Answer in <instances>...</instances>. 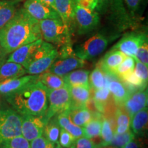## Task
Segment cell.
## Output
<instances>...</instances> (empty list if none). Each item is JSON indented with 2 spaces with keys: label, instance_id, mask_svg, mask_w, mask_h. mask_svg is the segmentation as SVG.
<instances>
[{
  "label": "cell",
  "instance_id": "7c38bea8",
  "mask_svg": "<svg viewBox=\"0 0 148 148\" xmlns=\"http://www.w3.org/2000/svg\"><path fill=\"white\" fill-rule=\"evenodd\" d=\"M23 8L29 15L38 21L49 18H60L56 10L40 0H26Z\"/></svg>",
  "mask_w": 148,
  "mask_h": 148
},
{
  "label": "cell",
  "instance_id": "836d02e7",
  "mask_svg": "<svg viewBox=\"0 0 148 148\" xmlns=\"http://www.w3.org/2000/svg\"><path fill=\"white\" fill-rule=\"evenodd\" d=\"M135 137L134 133L130 129L126 131V132L121 133V134H114L113 138L111 140L110 145L114 146L118 148H123L128 142L132 140Z\"/></svg>",
  "mask_w": 148,
  "mask_h": 148
},
{
  "label": "cell",
  "instance_id": "3957f363",
  "mask_svg": "<svg viewBox=\"0 0 148 148\" xmlns=\"http://www.w3.org/2000/svg\"><path fill=\"white\" fill-rule=\"evenodd\" d=\"M58 49L53 44L42 40L25 70L29 75H40L47 71L58 57Z\"/></svg>",
  "mask_w": 148,
  "mask_h": 148
},
{
  "label": "cell",
  "instance_id": "6da1fadb",
  "mask_svg": "<svg viewBox=\"0 0 148 148\" xmlns=\"http://www.w3.org/2000/svg\"><path fill=\"white\" fill-rule=\"evenodd\" d=\"M40 38H42L38 21L23 8L16 10L10 21L0 28V45L8 54Z\"/></svg>",
  "mask_w": 148,
  "mask_h": 148
},
{
  "label": "cell",
  "instance_id": "f1b7e54d",
  "mask_svg": "<svg viewBox=\"0 0 148 148\" xmlns=\"http://www.w3.org/2000/svg\"><path fill=\"white\" fill-rule=\"evenodd\" d=\"M103 117V116L100 117H92L87 124L83 127L84 136L92 140L100 138Z\"/></svg>",
  "mask_w": 148,
  "mask_h": 148
},
{
  "label": "cell",
  "instance_id": "8fae6325",
  "mask_svg": "<svg viewBox=\"0 0 148 148\" xmlns=\"http://www.w3.org/2000/svg\"><path fill=\"white\" fill-rule=\"evenodd\" d=\"M85 65V60L73 54L66 56H58L47 71L64 76L73 70L82 68Z\"/></svg>",
  "mask_w": 148,
  "mask_h": 148
},
{
  "label": "cell",
  "instance_id": "484cf974",
  "mask_svg": "<svg viewBox=\"0 0 148 148\" xmlns=\"http://www.w3.org/2000/svg\"><path fill=\"white\" fill-rule=\"evenodd\" d=\"M56 117L60 127L70 133L75 139L84 136L83 127L77 126V125L74 124L73 123H72L67 115L66 111H64L63 112H61V113L57 114Z\"/></svg>",
  "mask_w": 148,
  "mask_h": 148
},
{
  "label": "cell",
  "instance_id": "4dcf8cb0",
  "mask_svg": "<svg viewBox=\"0 0 148 148\" xmlns=\"http://www.w3.org/2000/svg\"><path fill=\"white\" fill-rule=\"evenodd\" d=\"M15 3L12 1L0 0V28L10 21L16 12Z\"/></svg>",
  "mask_w": 148,
  "mask_h": 148
},
{
  "label": "cell",
  "instance_id": "bcb514c9",
  "mask_svg": "<svg viewBox=\"0 0 148 148\" xmlns=\"http://www.w3.org/2000/svg\"><path fill=\"white\" fill-rule=\"evenodd\" d=\"M40 1H42V2L46 3L47 5L51 7V8L54 9L55 10H56V6H55V0H40Z\"/></svg>",
  "mask_w": 148,
  "mask_h": 148
},
{
  "label": "cell",
  "instance_id": "7402d4cb",
  "mask_svg": "<svg viewBox=\"0 0 148 148\" xmlns=\"http://www.w3.org/2000/svg\"><path fill=\"white\" fill-rule=\"evenodd\" d=\"M26 73V70L21 64L5 61L0 66V83L23 76Z\"/></svg>",
  "mask_w": 148,
  "mask_h": 148
},
{
  "label": "cell",
  "instance_id": "60d3db41",
  "mask_svg": "<svg viewBox=\"0 0 148 148\" xmlns=\"http://www.w3.org/2000/svg\"><path fill=\"white\" fill-rule=\"evenodd\" d=\"M134 58L148 66V40L144 42L138 48Z\"/></svg>",
  "mask_w": 148,
  "mask_h": 148
},
{
  "label": "cell",
  "instance_id": "1f68e13d",
  "mask_svg": "<svg viewBox=\"0 0 148 148\" xmlns=\"http://www.w3.org/2000/svg\"><path fill=\"white\" fill-rule=\"evenodd\" d=\"M88 81L90 88L92 89H98L106 86V73L98 64H96L95 69L90 73Z\"/></svg>",
  "mask_w": 148,
  "mask_h": 148
},
{
  "label": "cell",
  "instance_id": "4316f807",
  "mask_svg": "<svg viewBox=\"0 0 148 148\" xmlns=\"http://www.w3.org/2000/svg\"><path fill=\"white\" fill-rule=\"evenodd\" d=\"M38 81L49 90H56L65 86L63 76L47 71L38 75Z\"/></svg>",
  "mask_w": 148,
  "mask_h": 148
},
{
  "label": "cell",
  "instance_id": "b9f144b4",
  "mask_svg": "<svg viewBox=\"0 0 148 148\" xmlns=\"http://www.w3.org/2000/svg\"><path fill=\"white\" fill-rule=\"evenodd\" d=\"M97 145L92 139L82 136L75 140L70 148H96Z\"/></svg>",
  "mask_w": 148,
  "mask_h": 148
},
{
  "label": "cell",
  "instance_id": "9a60e30c",
  "mask_svg": "<svg viewBox=\"0 0 148 148\" xmlns=\"http://www.w3.org/2000/svg\"><path fill=\"white\" fill-rule=\"evenodd\" d=\"M76 4L75 0H55V6L60 19L72 34L74 23V9Z\"/></svg>",
  "mask_w": 148,
  "mask_h": 148
},
{
  "label": "cell",
  "instance_id": "2e32d148",
  "mask_svg": "<svg viewBox=\"0 0 148 148\" xmlns=\"http://www.w3.org/2000/svg\"><path fill=\"white\" fill-rule=\"evenodd\" d=\"M148 95L147 89L136 90L129 95L126 100L123 103V106L129 112L130 115L133 114L141 110L142 109L147 107Z\"/></svg>",
  "mask_w": 148,
  "mask_h": 148
},
{
  "label": "cell",
  "instance_id": "ee69618b",
  "mask_svg": "<svg viewBox=\"0 0 148 148\" xmlns=\"http://www.w3.org/2000/svg\"><path fill=\"white\" fill-rule=\"evenodd\" d=\"M123 148H145V143L143 138L135 136Z\"/></svg>",
  "mask_w": 148,
  "mask_h": 148
},
{
  "label": "cell",
  "instance_id": "74e56055",
  "mask_svg": "<svg viewBox=\"0 0 148 148\" xmlns=\"http://www.w3.org/2000/svg\"><path fill=\"white\" fill-rule=\"evenodd\" d=\"M29 143L30 148H62L59 143H53L42 135L31 140Z\"/></svg>",
  "mask_w": 148,
  "mask_h": 148
},
{
  "label": "cell",
  "instance_id": "c3c4849f",
  "mask_svg": "<svg viewBox=\"0 0 148 148\" xmlns=\"http://www.w3.org/2000/svg\"><path fill=\"white\" fill-rule=\"evenodd\" d=\"M11 1H14V3H17V2H19V1H23V0H11Z\"/></svg>",
  "mask_w": 148,
  "mask_h": 148
},
{
  "label": "cell",
  "instance_id": "d4e9b609",
  "mask_svg": "<svg viewBox=\"0 0 148 148\" xmlns=\"http://www.w3.org/2000/svg\"><path fill=\"white\" fill-rule=\"evenodd\" d=\"M115 133L121 134L130 129L131 116L123 105H117L115 111ZM114 133V134H115Z\"/></svg>",
  "mask_w": 148,
  "mask_h": 148
},
{
  "label": "cell",
  "instance_id": "cb8c5ba5",
  "mask_svg": "<svg viewBox=\"0 0 148 148\" xmlns=\"http://www.w3.org/2000/svg\"><path fill=\"white\" fill-rule=\"evenodd\" d=\"M66 113L72 123L82 127L87 124L92 118V113L85 106L69 109L66 110Z\"/></svg>",
  "mask_w": 148,
  "mask_h": 148
},
{
  "label": "cell",
  "instance_id": "ba28073f",
  "mask_svg": "<svg viewBox=\"0 0 148 148\" xmlns=\"http://www.w3.org/2000/svg\"><path fill=\"white\" fill-rule=\"evenodd\" d=\"M99 12L75 4L74 9V23L79 35L91 32L99 24Z\"/></svg>",
  "mask_w": 148,
  "mask_h": 148
},
{
  "label": "cell",
  "instance_id": "ffe728a7",
  "mask_svg": "<svg viewBox=\"0 0 148 148\" xmlns=\"http://www.w3.org/2000/svg\"><path fill=\"white\" fill-rule=\"evenodd\" d=\"M148 109L147 107L133 114L131 117L130 127L135 136L143 137L147 132Z\"/></svg>",
  "mask_w": 148,
  "mask_h": 148
},
{
  "label": "cell",
  "instance_id": "7bdbcfd3",
  "mask_svg": "<svg viewBox=\"0 0 148 148\" xmlns=\"http://www.w3.org/2000/svg\"><path fill=\"white\" fill-rule=\"evenodd\" d=\"M97 5H96V10L97 12L105 13L108 9L111 8L112 0H96Z\"/></svg>",
  "mask_w": 148,
  "mask_h": 148
},
{
  "label": "cell",
  "instance_id": "ac0fdd59",
  "mask_svg": "<svg viewBox=\"0 0 148 148\" xmlns=\"http://www.w3.org/2000/svg\"><path fill=\"white\" fill-rule=\"evenodd\" d=\"M125 57L126 56L121 51L116 49H110L97 64L100 66L105 73L113 74L114 71L123 62Z\"/></svg>",
  "mask_w": 148,
  "mask_h": 148
},
{
  "label": "cell",
  "instance_id": "44dd1931",
  "mask_svg": "<svg viewBox=\"0 0 148 148\" xmlns=\"http://www.w3.org/2000/svg\"><path fill=\"white\" fill-rule=\"evenodd\" d=\"M66 87L69 90L70 97H71V106L69 109L85 106L86 103L90 97V88L84 86H66Z\"/></svg>",
  "mask_w": 148,
  "mask_h": 148
},
{
  "label": "cell",
  "instance_id": "5bb4252c",
  "mask_svg": "<svg viewBox=\"0 0 148 148\" xmlns=\"http://www.w3.org/2000/svg\"><path fill=\"white\" fill-rule=\"evenodd\" d=\"M106 87L110 90L112 99L116 105H123L130 95L123 82L115 75L106 73Z\"/></svg>",
  "mask_w": 148,
  "mask_h": 148
},
{
  "label": "cell",
  "instance_id": "7dc6e473",
  "mask_svg": "<svg viewBox=\"0 0 148 148\" xmlns=\"http://www.w3.org/2000/svg\"><path fill=\"white\" fill-rule=\"evenodd\" d=\"M96 148H118V147L109 145H106V146H101V147H97Z\"/></svg>",
  "mask_w": 148,
  "mask_h": 148
},
{
  "label": "cell",
  "instance_id": "d6986e66",
  "mask_svg": "<svg viewBox=\"0 0 148 148\" xmlns=\"http://www.w3.org/2000/svg\"><path fill=\"white\" fill-rule=\"evenodd\" d=\"M110 10L112 20L118 28L125 29L133 24L125 10L123 0H112Z\"/></svg>",
  "mask_w": 148,
  "mask_h": 148
},
{
  "label": "cell",
  "instance_id": "ab89813d",
  "mask_svg": "<svg viewBox=\"0 0 148 148\" xmlns=\"http://www.w3.org/2000/svg\"><path fill=\"white\" fill-rule=\"evenodd\" d=\"M75 138L72 135L66 131L65 130L60 128V135H59L58 143L62 148H70L75 141Z\"/></svg>",
  "mask_w": 148,
  "mask_h": 148
},
{
  "label": "cell",
  "instance_id": "e0dca14e",
  "mask_svg": "<svg viewBox=\"0 0 148 148\" xmlns=\"http://www.w3.org/2000/svg\"><path fill=\"white\" fill-rule=\"evenodd\" d=\"M38 75L27 74L0 83V95H6L19 90L30 83L36 82L38 80Z\"/></svg>",
  "mask_w": 148,
  "mask_h": 148
},
{
  "label": "cell",
  "instance_id": "d6a6232c",
  "mask_svg": "<svg viewBox=\"0 0 148 148\" xmlns=\"http://www.w3.org/2000/svg\"><path fill=\"white\" fill-rule=\"evenodd\" d=\"M114 134V131L111 125L110 121L104 116L102 119V125L100 132L101 143L98 147L101 146H106L110 145Z\"/></svg>",
  "mask_w": 148,
  "mask_h": 148
},
{
  "label": "cell",
  "instance_id": "7a4b0ae2",
  "mask_svg": "<svg viewBox=\"0 0 148 148\" xmlns=\"http://www.w3.org/2000/svg\"><path fill=\"white\" fill-rule=\"evenodd\" d=\"M47 94V88L38 80L4 96L20 115H43L48 106Z\"/></svg>",
  "mask_w": 148,
  "mask_h": 148
},
{
  "label": "cell",
  "instance_id": "9c48e42d",
  "mask_svg": "<svg viewBox=\"0 0 148 148\" xmlns=\"http://www.w3.org/2000/svg\"><path fill=\"white\" fill-rule=\"evenodd\" d=\"M147 40V34L145 32L135 31L127 33L112 47L123 53L125 56L134 58L138 48Z\"/></svg>",
  "mask_w": 148,
  "mask_h": 148
},
{
  "label": "cell",
  "instance_id": "f35d334b",
  "mask_svg": "<svg viewBox=\"0 0 148 148\" xmlns=\"http://www.w3.org/2000/svg\"><path fill=\"white\" fill-rule=\"evenodd\" d=\"M135 66L134 69V73L136 76L139 77L145 84H147L148 82V67L147 65L140 62V61L134 59Z\"/></svg>",
  "mask_w": 148,
  "mask_h": 148
},
{
  "label": "cell",
  "instance_id": "8d00e7d4",
  "mask_svg": "<svg viewBox=\"0 0 148 148\" xmlns=\"http://www.w3.org/2000/svg\"><path fill=\"white\" fill-rule=\"evenodd\" d=\"M123 2L129 17L134 23L135 16L141 6L143 0H123Z\"/></svg>",
  "mask_w": 148,
  "mask_h": 148
},
{
  "label": "cell",
  "instance_id": "83f0119b",
  "mask_svg": "<svg viewBox=\"0 0 148 148\" xmlns=\"http://www.w3.org/2000/svg\"><path fill=\"white\" fill-rule=\"evenodd\" d=\"M90 89L92 90V95H90V97L93 99L96 108L99 112L103 114L107 103L112 98L110 90L106 86L98 89Z\"/></svg>",
  "mask_w": 148,
  "mask_h": 148
},
{
  "label": "cell",
  "instance_id": "4fadbf2b",
  "mask_svg": "<svg viewBox=\"0 0 148 148\" xmlns=\"http://www.w3.org/2000/svg\"><path fill=\"white\" fill-rule=\"evenodd\" d=\"M42 40H43L42 38H40L30 43L21 46L10 53L8 58L6 59V61L21 64L25 69Z\"/></svg>",
  "mask_w": 148,
  "mask_h": 148
},
{
  "label": "cell",
  "instance_id": "8992f818",
  "mask_svg": "<svg viewBox=\"0 0 148 148\" xmlns=\"http://www.w3.org/2000/svg\"><path fill=\"white\" fill-rule=\"evenodd\" d=\"M21 116L12 108L0 109V145L21 135Z\"/></svg>",
  "mask_w": 148,
  "mask_h": 148
},
{
  "label": "cell",
  "instance_id": "277c9868",
  "mask_svg": "<svg viewBox=\"0 0 148 148\" xmlns=\"http://www.w3.org/2000/svg\"><path fill=\"white\" fill-rule=\"evenodd\" d=\"M38 23L41 38L45 41L59 46L71 42V34L60 18L40 20Z\"/></svg>",
  "mask_w": 148,
  "mask_h": 148
},
{
  "label": "cell",
  "instance_id": "30bf717a",
  "mask_svg": "<svg viewBox=\"0 0 148 148\" xmlns=\"http://www.w3.org/2000/svg\"><path fill=\"white\" fill-rule=\"evenodd\" d=\"M21 135L29 142L41 136L47 120L43 115H21Z\"/></svg>",
  "mask_w": 148,
  "mask_h": 148
},
{
  "label": "cell",
  "instance_id": "d590c367",
  "mask_svg": "<svg viewBox=\"0 0 148 148\" xmlns=\"http://www.w3.org/2000/svg\"><path fill=\"white\" fill-rule=\"evenodd\" d=\"M135 66V60L134 58L126 56L123 62L116 68L113 74L116 77H120L121 75L134 71Z\"/></svg>",
  "mask_w": 148,
  "mask_h": 148
},
{
  "label": "cell",
  "instance_id": "f6af8a7d",
  "mask_svg": "<svg viewBox=\"0 0 148 148\" xmlns=\"http://www.w3.org/2000/svg\"><path fill=\"white\" fill-rule=\"evenodd\" d=\"M8 55V53L5 52V51L3 50V48L0 45V66L4 63L6 61V56Z\"/></svg>",
  "mask_w": 148,
  "mask_h": 148
},
{
  "label": "cell",
  "instance_id": "f546056e",
  "mask_svg": "<svg viewBox=\"0 0 148 148\" xmlns=\"http://www.w3.org/2000/svg\"><path fill=\"white\" fill-rule=\"evenodd\" d=\"M60 127L57 121L56 115L51 117L47 122L44 127L42 136H45L47 140H50L53 143H58L60 135Z\"/></svg>",
  "mask_w": 148,
  "mask_h": 148
},
{
  "label": "cell",
  "instance_id": "e575fe53",
  "mask_svg": "<svg viewBox=\"0 0 148 148\" xmlns=\"http://www.w3.org/2000/svg\"><path fill=\"white\" fill-rule=\"evenodd\" d=\"M0 148H30V143L22 135H19L5 140Z\"/></svg>",
  "mask_w": 148,
  "mask_h": 148
},
{
  "label": "cell",
  "instance_id": "5b68a950",
  "mask_svg": "<svg viewBox=\"0 0 148 148\" xmlns=\"http://www.w3.org/2000/svg\"><path fill=\"white\" fill-rule=\"evenodd\" d=\"M112 38L103 33L99 32L73 49L75 55L84 60L95 58L105 51Z\"/></svg>",
  "mask_w": 148,
  "mask_h": 148
},
{
  "label": "cell",
  "instance_id": "603a6c76",
  "mask_svg": "<svg viewBox=\"0 0 148 148\" xmlns=\"http://www.w3.org/2000/svg\"><path fill=\"white\" fill-rule=\"evenodd\" d=\"M89 74L90 71L88 70H73L63 76L65 86H84L90 87L89 81H88Z\"/></svg>",
  "mask_w": 148,
  "mask_h": 148
},
{
  "label": "cell",
  "instance_id": "52a82bcc",
  "mask_svg": "<svg viewBox=\"0 0 148 148\" xmlns=\"http://www.w3.org/2000/svg\"><path fill=\"white\" fill-rule=\"evenodd\" d=\"M48 106L45 116L47 121L57 114L68 110L71 106V97L66 86L56 90L48 89Z\"/></svg>",
  "mask_w": 148,
  "mask_h": 148
}]
</instances>
